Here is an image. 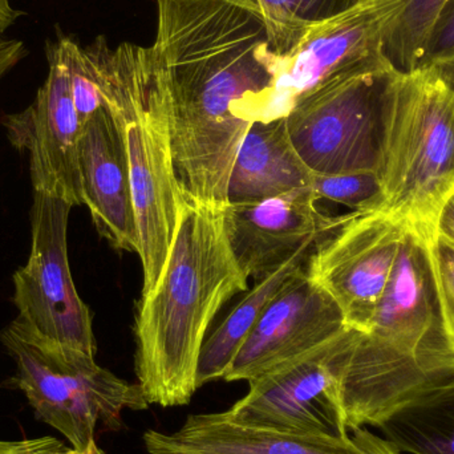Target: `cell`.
<instances>
[{"label":"cell","instance_id":"83f0119b","mask_svg":"<svg viewBox=\"0 0 454 454\" xmlns=\"http://www.w3.org/2000/svg\"><path fill=\"white\" fill-rule=\"evenodd\" d=\"M26 55L23 42L0 37V80Z\"/></svg>","mask_w":454,"mask_h":454},{"label":"cell","instance_id":"ffe728a7","mask_svg":"<svg viewBox=\"0 0 454 454\" xmlns=\"http://www.w3.org/2000/svg\"><path fill=\"white\" fill-rule=\"evenodd\" d=\"M444 2L408 0L384 43V58L397 72L407 74L418 68L427 37Z\"/></svg>","mask_w":454,"mask_h":454},{"label":"cell","instance_id":"ac0fdd59","mask_svg":"<svg viewBox=\"0 0 454 454\" xmlns=\"http://www.w3.org/2000/svg\"><path fill=\"white\" fill-rule=\"evenodd\" d=\"M315 245L301 248L279 269L255 282L245 298L227 315L225 320L205 339L197 370V386L225 378L240 347L255 327L264 309L278 291L290 279L291 275L303 269L309 262Z\"/></svg>","mask_w":454,"mask_h":454},{"label":"cell","instance_id":"4dcf8cb0","mask_svg":"<svg viewBox=\"0 0 454 454\" xmlns=\"http://www.w3.org/2000/svg\"><path fill=\"white\" fill-rule=\"evenodd\" d=\"M55 454H106L104 452L103 450H100V448L98 447V444H96L95 440H92V442H88L85 447L82 448H74L72 447L71 450H68V448H64V450H59L58 453Z\"/></svg>","mask_w":454,"mask_h":454},{"label":"cell","instance_id":"cb8c5ba5","mask_svg":"<svg viewBox=\"0 0 454 454\" xmlns=\"http://www.w3.org/2000/svg\"><path fill=\"white\" fill-rule=\"evenodd\" d=\"M360 2L362 0H296L301 18L309 23L327 20Z\"/></svg>","mask_w":454,"mask_h":454},{"label":"cell","instance_id":"484cf974","mask_svg":"<svg viewBox=\"0 0 454 454\" xmlns=\"http://www.w3.org/2000/svg\"><path fill=\"white\" fill-rule=\"evenodd\" d=\"M432 227L437 239L454 247V186L440 204Z\"/></svg>","mask_w":454,"mask_h":454},{"label":"cell","instance_id":"ba28073f","mask_svg":"<svg viewBox=\"0 0 454 454\" xmlns=\"http://www.w3.org/2000/svg\"><path fill=\"white\" fill-rule=\"evenodd\" d=\"M72 207L64 200L34 194L31 251L13 274V303L19 319L40 335L95 357L92 314L69 269L67 234Z\"/></svg>","mask_w":454,"mask_h":454},{"label":"cell","instance_id":"44dd1931","mask_svg":"<svg viewBox=\"0 0 454 454\" xmlns=\"http://www.w3.org/2000/svg\"><path fill=\"white\" fill-rule=\"evenodd\" d=\"M311 189L317 194V200L338 202L352 209V212L384 210L383 188L376 173L314 175Z\"/></svg>","mask_w":454,"mask_h":454},{"label":"cell","instance_id":"d4e9b609","mask_svg":"<svg viewBox=\"0 0 454 454\" xmlns=\"http://www.w3.org/2000/svg\"><path fill=\"white\" fill-rule=\"evenodd\" d=\"M64 448L66 447L53 437L0 442V454H55Z\"/></svg>","mask_w":454,"mask_h":454},{"label":"cell","instance_id":"d6986e66","mask_svg":"<svg viewBox=\"0 0 454 454\" xmlns=\"http://www.w3.org/2000/svg\"><path fill=\"white\" fill-rule=\"evenodd\" d=\"M380 429L400 453L454 454V388L402 411Z\"/></svg>","mask_w":454,"mask_h":454},{"label":"cell","instance_id":"4316f807","mask_svg":"<svg viewBox=\"0 0 454 454\" xmlns=\"http://www.w3.org/2000/svg\"><path fill=\"white\" fill-rule=\"evenodd\" d=\"M434 247H436L437 261H439L445 293H447L454 320V247L442 242L436 237H434Z\"/></svg>","mask_w":454,"mask_h":454},{"label":"cell","instance_id":"30bf717a","mask_svg":"<svg viewBox=\"0 0 454 454\" xmlns=\"http://www.w3.org/2000/svg\"><path fill=\"white\" fill-rule=\"evenodd\" d=\"M408 0H362L309 28L301 44L279 58L272 90L255 121L286 117L294 104L327 80L365 64L387 60L384 43Z\"/></svg>","mask_w":454,"mask_h":454},{"label":"cell","instance_id":"4fadbf2b","mask_svg":"<svg viewBox=\"0 0 454 454\" xmlns=\"http://www.w3.org/2000/svg\"><path fill=\"white\" fill-rule=\"evenodd\" d=\"M48 76L34 104L15 117L19 145L29 153L35 193L82 205L79 143L82 124L72 95L71 77L60 43L48 50Z\"/></svg>","mask_w":454,"mask_h":454},{"label":"cell","instance_id":"6da1fadb","mask_svg":"<svg viewBox=\"0 0 454 454\" xmlns=\"http://www.w3.org/2000/svg\"><path fill=\"white\" fill-rule=\"evenodd\" d=\"M339 387L349 432L380 429L454 388V320L432 225H408L370 330H354L341 356Z\"/></svg>","mask_w":454,"mask_h":454},{"label":"cell","instance_id":"7402d4cb","mask_svg":"<svg viewBox=\"0 0 454 454\" xmlns=\"http://www.w3.org/2000/svg\"><path fill=\"white\" fill-rule=\"evenodd\" d=\"M275 55H290L309 34L312 24L299 12L296 0H256Z\"/></svg>","mask_w":454,"mask_h":454},{"label":"cell","instance_id":"8992f818","mask_svg":"<svg viewBox=\"0 0 454 454\" xmlns=\"http://www.w3.org/2000/svg\"><path fill=\"white\" fill-rule=\"evenodd\" d=\"M16 365V383L40 420L74 448L95 440L98 424L121 428L124 411L149 407L143 389L100 367L95 357L61 346L16 317L0 333Z\"/></svg>","mask_w":454,"mask_h":454},{"label":"cell","instance_id":"277c9868","mask_svg":"<svg viewBox=\"0 0 454 454\" xmlns=\"http://www.w3.org/2000/svg\"><path fill=\"white\" fill-rule=\"evenodd\" d=\"M90 45L106 106L124 136L145 294L161 275L178 220L169 98L148 47L122 43L112 50L103 36Z\"/></svg>","mask_w":454,"mask_h":454},{"label":"cell","instance_id":"f1b7e54d","mask_svg":"<svg viewBox=\"0 0 454 454\" xmlns=\"http://www.w3.org/2000/svg\"><path fill=\"white\" fill-rule=\"evenodd\" d=\"M362 434L365 447H367L371 454H403L400 453L388 440L372 434V432L368 431V429L363 428Z\"/></svg>","mask_w":454,"mask_h":454},{"label":"cell","instance_id":"9a60e30c","mask_svg":"<svg viewBox=\"0 0 454 454\" xmlns=\"http://www.w3.org/2000/svg\"><path fill=\"white\" fill-rule=\"evenodd\" d=\"M79 167L82 205L90 210L98 234L116 250L138 254L127 148L106 103L82 124Z\"/></svg>","mask_w":454,"mask_h":454},{"label":"cell","instance_id":"5bb4252c","mask_svg":"<svg viewBox=\"0 0 454 454\" xmlns=\"http://www.w3.org/2000/svg\"><path fill=\"white\" fill-rule=\"evenodd\" d=\"M317 202L309 186L263 201L227 205V240L246 277L263 279L341 223L343 215H325Z\"/></svg>","mask_w":454,"mask_h":454},{"label":"cell","instance_id":"e0dca14e","mask_svg":"<svg viewBox=\"0 0 454 454\" xmlns=\"http://www.w3.org/2000/svg\"><path fill=\"white\" fill-rule=\"evenodd\" d=\"M314 173L299 156L286 117L251 122L227 185V205L263 201L309 188Z\"/></svg>","mask_w":454,"mask_h":454},{"label":"cell","instance_id":"7c38bea8","mask_svg":"<svg viewBox=\"0 0 454 454\" xmlns=\"http://www.w3.org/2000/svg\"><path fill=\"white\" fill-rule=\"evenodd\" d=\"M306 266L291 275L267 304L223 380H254L317 351L348 330L343 312L307 275Z\"/></svg>","mask_w":454,"mask_h":454},{"label":"cell","instance_id":"1f68e13d","mask_svg":"<svg viewBox=\"0 0 454 454\" xmlns=\"http://www.w3.org/2000/svg\"><path fill=\"white\" fill-rule=\"evenodd\" d=\"M434 68L439 69L440 74L454 85V64H444V66L434 67Z\"/></svg>","mask_w":454,"mask_h":454},{"label":"cell","instance_id":"2e32d148","mask_svg":"<svg viewBox=\"0 0 454 454\" xmlns=\"http://www.w3.org/2000/svg\"><path fill=\"white\" fill-rule=\"evenodd\" d=\"M149 454H371L362 428L346 436L296 434L231 420L226 412L191 415L172 434L146 431Z\"/></svg>","mask_w":454,"mask_h":454},{"label":"cell","instance_id":"3957f363","mask_svg":"<svg viewBox=\"0 0 454 454\" xmlns=\"http://www.w3.org/2000/svg\"><path fill=\"white\" fill-rule=\"evenodd\" d=\"M157 15L148 52L170 114L255 121L279 64L256 0H157Z\"/></svg>","mask_w":454,"mask_h":454},{"label":"cell","instance_id":"603a6c76","mask_svg":"<svg viewBox=\"0 0 454 454\" xmlns=\"http://www.w3.org/2000/svg\"><path fill=\"white\" fill-rule=\"evenodd\" d=\"M454 64V0H445L427 37L418 68ZM416 68V69H418Z\"/></svg>","mask_w":454,"mask_h":454},{"label":"cell","instance_id":"f546056e","mask_svg":"<svg viewBox=\"0 0 454 454\" xmlns=\"http://www.w3.org/2000/svg\"><path fill=\"white\" fill-rule=\"evenodd\" d=\"M20 15V11L13 7L11 0H0V35L10 28Z\"/></svg>","mask_w":454,"mask_h":454},{"label":"cell","instance_id":"5b68a950","mask_svg":"<svg viewBox=\"0 0 454 454\" xmlns=\"http://www.w3.org/2000/svg\"><path fill=\"white\" fill-rule=\"evenodd\" d=\"M378 176L386 212L434 223L454 186V85L434 67L395 77Z\"/></svg>","mask_w":454,"mask_h":454},{"label":"cell","instance_id":"8fae6325","mask_svg":"<svg viewBox=\"0 0 454 454\" xmlns=\"http://www.w3.org/2000/svg\"><path fill=\"white\" fill-rule=\"evenodd\" d=\"M352 328L317 351L248 381L250 389L227 415L237 423L296 434L346 436L339 387L341 355Z\"/></svg>","mask_w":454,"mask_h":454},{"label":"cell","instance_id":"9c48e42d","mask_svg":"<svg viewBox=\"0 0 454 454\" xmlns=\"http://www.w3.org/2000/svg\"><path fill=\"white\" fill-rule=\"evenodd\" d=\"M408 225L384 210L352 212L315 243L307 275L333 296L352 330H370Z\"/></svg>","mask_w":454,"mask_h":454},{"label":"cell","instance_id":"7a4b0ae2","mask_svg":"<svg viewBox=\"0 0 454 454\" xmlns=\"http://www.w3.org/2000/svg\"><path fill=\"white\" fill-rule=\"evenodd\" d=\"M247 279L227 240L223 210L181 192L164 269L136 311V375L149 405L189 404L207 330L227 301L247 290Z\"/></svg>","mask_w":454,"mask_h":454},{"label":"cell","instance_id":"52a82bcc","mask_svg":"<svg viewBox=\"0 0 454 454\" xmlns=\"http://www.w3.org/2000/svg\"><path fill=\"white\" fill-rule=\"evenodd\" d=\"M397 74L387 60L365 64L294 104L286 116L288 135L314 175H379L387 106Z\"/></svg>","mask_w":454,"mask_h":454}]
</instances>
